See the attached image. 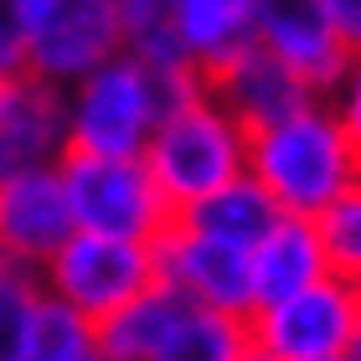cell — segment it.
Listing matches in <instances>:
<instances>
[{"instance_id": "cell-1", "label": "cell", "mask_w": 361, "mask_h": 361, "mask_svg": "<svg viewBox=\"0 0 361 361\" xmlns=\"http://www.w3.org/2000/svg\"><path fill=\"white\" fill-rule=\"evenodd\" d=\"M202 73L176 68H145L140 57H109L104 68H93L88 78H78L73 88H62V124H68V150L83 155H135L145 150L150 129L160 124V114L180 104Z\"/></svg>"}, {"instance_id": "cell-2", "label": "cell", "mask_w": 361, "mask_h": 361, "mask_svg": "<svg viewBox=\"0 0 361 361\" xmlns=\"http://www.w3.org/2000/svg\"><path fill=\"white\" fill-rule=\"evenodd\" d=\"M248 176L284 217H320L341 191L361 180V166L331 104L310 98L300 114L248 135Z\"/></svg>"}, {"instance_id": "cell-3", "label": "cell", "mask_w": 361, "mask_h": 361, "mask_svg": "<svg viewBox=\"0 0 361 361\" xmlns=\"http://www.w3.org/2000/svg\"><path fill=\"white\" fill-rule=\"evenodd\" d=\"M140 160L176 217L191 202H202L207 191H217L248 171V129L207 93V83H196L180 104L160 114Z\"/></svg>"}, {"instance_id": "cell-4", "label": "cell", "mask_w": 361, "mask_h": 361, "mask_svg": "<svg viewBox=\"0 0 361 361\" xmlns=\"http://www.w3.org/2000/svg\"><path fill=\"white\" fill-rule=\"evenodd\" d=\"M57 176H62V196H68V212H73V233L124 238V243H155L166 233L171 207L155 191L145 160L68 150L57 160Z\"/></svg>"}, {"instance_id": "cell-5", "label": "cell", "mask_w": 361, "mask_h": 361, "mask_svg": "<svg viewBox=\"0 0 361 361\" xmlns=\"http://www.w3.org/2000/svg\"><path fill=\"white\" fill-rule=\"evenodd\" d=\"M150 284H155L150 243H124V238H98V233H73L37 269V289L47 300H57L62 310L83 315L88 325L114 315Z\"/></svg>"}, {"instance_id": "cell-6", "label": "cell", "mask_w": 361, "mask_h": 361, "mask_svg": "<svg viewBox=\"0 0 361 361\" xmlns=\"http://www.w3.org/2000/svg\"><path fill=\"white\" fill-rule=\"evenodd\" d=\"M361 325V284L325 274L300 294L269 300L248 315V346L269 361H341Z\"/></svg>"}, {"instance_id": "cell-7", "label": "cell", "mask_w": 361, "mask_h": 361, "mask_svg": "<svg viewBox=\"0 0 361 361\" xmlns=\"http://www.w3.org/2000/svg\"><path fill=\"white\" fill-rule=\"evenodd\" d=\"M150 248H155V284L176 289L191 310H212V315H233V320H248L258 310L248 248L207 238L180 217L166 222V233Z\"/></svg>"}, {"instance_id": "cell-8", "label": "cell", "mask_w": 361, "mask_h": 361, "mask_svg": "<svg viewBox=\"0 0 361 361\" xmlns=\"http://www.w3.org/2000/svg\"><path fill=\"white\" fill-rule=\"evenodd\" d=\"M119 52L124 42H119L114 0H57L52 11H42L21 31L26 73L52 88H73L78 78H88L93 68H104Z\"/></svg>"}, {"instance_id": "cell-9", "label": "cell", "mask_w": 361, "mask_h": 361, "mask_svg": "<svg viewBox=\"0 0 361 361\" xmlns=\"http://www.w3.org/2000/svg\"><path fill=\"white\" fill-rule=\"evenodd\" d=\"M253 42L279 57L300 83L325 98L351 68V47L336 37L320 0H258L253 6Z\"/></svg>"}, {"instance_id": "cell-10", "label": "cell", "mask_w": 361, "mask_h": 361, "mask_svg": "<svg viewBox=\"0 0 361 361\" xmlns=\"http://www.w3.org/2000/svg\"><path fill=\"white\" fill-rule=\"evenodd\" d=\"M73 238V212L62 196L57 166L0 176V253L37 274Z\"/></svg>"}, {"instance_id": "cell-11", "label": "cell", "mask_w": 361, "mask_h": 361, "mask_svg": "<svg viewBox=\"0 0 361 361\" xmlns=\"http://www.w3.org/2000/svg\"><path fill=\"white\" fill-rule=\"evenodd\" d=\"M202 83H207V93L217 98L243 129H248V135H253V129L279 124V119H289V114H300L310 98H315L300 78L284 68V62L269 57L258 42L238 47V52L227 62H217Z\"/></svg>"}, {"instance_id": "cell-12", "label": "cell", "mask_w": 361, "mask_h": 361, "mask_svg": "<svg viewBox=\"0 0 361 361\" xmlns=\"http://www.w3.org/2000/svg\"><path fill=\"white\" fill-rule=\"evenodd\" d=\"M68 155L62 88L31 78L26 68L0 83V176L42 171Z\"/></svg>"}, {"instance_id": "cell-13", "label": "cell", "mask_w": 361, "mask_h": 361, "mask_svg": "<svg viewBox=\"0 0 361 361\" xmlns=\"http://www.w3.org/2000/svg\"><path fill=\"white\" fill-rule=\"evenodd\" d=\"M248 264H253L258 305L284 300V294H300V289L315 284V279L331 274L325 269V248H320L315 217H284V212H279L274 227L248 248Z\"/></svg>"}, {"instance_id": "cell-14", "label": "cell", "mask_w": 361, "mask_h": 361, "mask_svg": "<svg viewBox=\"0 0 361 361\" xmlns=\"http://www.w3.org/2000/svg\"><path fill=\"white\" fill-rule=\"evenodd\" d=\"M186 300L166 284H150L145 294H135L129 305H119L114 315H104L93 325L98 341V361H150L160 346L171 341V331L186 315Z\"/></svg>"}, {"instance_id": "cell-15", "label": "cell", "mask_w": 361, "mask_h": 361, "mask_svg": "<svg viewBox=\"0 0 361 361\" xmlns=\"http://www.w3.org/2000/svg\"><path fill=\"white\" fill-rule=\"evenodd\" d=\"M253 6L258 0H176V37L191 73H212L238 47L253 42Z\"/></svg>"}, {"instance_id": "cell-16", "label": "cell", "mask_w": 361, "mask_h": 361, "mask_svg": "<svg viewBox=\"0 0 361 361\" xmlns=\"http://www.w3.org/2000/svg\"><path fill=\"white\" fill-rule=\"evenodd\" d=\"M176 217L186 222V227H196V233H207V238H222V243H238V248H253V243L274 227L279 207L269 202V191L258 186L248 171H243L238 180L207 191L202 202H191L186 212H176Z\"/></svg>"}, {"instance_id": "cell-17", "label": "cell", "mask_w": 361, "mask_h": 361, "mask_svg": "<svg viewBox=\"0 0 361 361\" xmlns=\"http://www.w3.org/2000/svg\"><path fill=\"white\" fill-rule=\"evenodd\" d=\"M114 11H119V42L129 57L160 73L186 68V52L176 37V0H114Z\"/></svg>"}, {"instance_id": "cell-18", "label": "cell", "mask_w": 361, "mask_h": 361, "mask_svg": "<svg viewBox=\"0 0 361 361\" xmlns=\"http://www.w3.org/2000/svg\"><path fill=\"white\" fill-rule=\"evenodd\" d=\"M248 346V320L212 315V310H186L171 341L150 361H243Z\"/></svg>"}, {"instance_id": "cell-19", "label": "cell", "mask_w": 361, "mask_h": 361, "mask_svg": "<svg viewBox=\"0 0 361 361\" xmlns=\"http://www.w3.org/2000/svg\"><path fill=\"white\" fill-rule=\"evenodd\" d=\"M26 361H98L93 325L42 294L37 315H31V336H26Z\"/></svg>"}, {"instance_id": "cell-20", "label": "cell", "mask_w": 361, "mask_h": 361, "mask_svg": "<svg viewBox=\"0 0 361 361\" xmlns=\"http://www.w3.org/2000/svg\"><path fill=\"white\" fill-rule=\"evenodd\" d=\"M320 248H325V269L346 284H361V180L346 186L331 207L315 217Z\"/></svg>"}, {"instance_id": "cell-21", "label": "cell", "mask_w": 361, "mask_h": 361, "mask_svg": "<svg viewBox=\"0 0 361 361\" xmlns=\"http://www.w3.org/2000/svg\"><path fill=\"white\" fill-rule=\"evenodd\" d=\"M37 274H21L11 284H0V361H26V336L31 315H37Z\"/></svg>"}, {"instance_id": "cell-22", "label": "cell", "mask_w": 361, "mask_h": 361, "mask_svg": "<svg viewBox=\"0 0 361 361\" xmlns=\"http://www.w3.org/2000/svg\"><path fill=\"white\" fill-rule=\"evenodd\" d=\"M325 104H331L336 124H341V135H346L351 155H356V166H361V57H351L346 78H341V83L325 93Z\"/></svg>"}, {"instance_id": "cell-23", "label": "cell", "mask_w": 361, "mask_h": 361, "mask_svg": "<svg viewBox=\"0 0 361 361\" xmlns=\"http://www.w3.org/2000/svg\"><path fill=\"white\" fill-rule=\"evenodd\" d=\"M26 57H21V16H16L11 0H0V83L11 73H21Z\"/></svg>"}, {"instance_id": "cell-24", "label": "cell", "mask_w": 361, "mask_h": 361, "mask_svg": "<svg viewBox=\"0 0 361 361\" xmlns=\"http://www.w3.org/2000/svg\"><path fill=\"white\" fill-rule=\"evenodd\" d=\"M320 6H325V16H331L336 37L361 57V0H320Z\"/></svg>"}, {"instance_id": "cell-25", "label": "cell", "mask_w": 361, "mask_h": 361, "mask_svg": "<svg viewBox=\"0 0 361 361\" xmlns=\"http://www.w3.org/2000/svg\"><path fill=\"white\" fill-rule=\"evenodd\" d=\"M11 6H16V16H21V31H26V21H37V16L52 11L57 0H11Z\"/></svg>"}, {"instance_id": "cell-26", "label": "cell", "mask_w": 361, "mask_h": 361, "mask_svg": "<svg viewBox=\"0 0 361 361\" xmlns=\"http://www.w3.org/2000/svg\"><path fill=\"white\" fill-rule=\"evenodd\" d=\"M21 274H31V269H21L11 253H0V284H11V279H21Z\"/></svg>"}, {"instance_id": "cell-27", "label": "cell", "mask_w": 361, "mask_h": 361, "mask_svg": "<svg viewBox=\"0 0 361 361\" xmlns=\"http://www.w3.org/2000/svg\"><path fill=\"white\" fill-rule=\"evenodd\" d=\"M341 361H361V325L351 331V341H346V351H341Z\"/></svg>"}, {"instance_id": "cell-28", "label": "cell", "mask_w": 361, "mask_h": 361, "mask_svg": "<svg viewBox=\"0 0 361 361\" xmlns=\"http://www.w3.org/2000/svg\"><path fill=\"white\" fill-rule=\"evenodd\" d=\"M243 361H269V356H258V351H248V356H243Z\"/></svg>"}]
</instances>
